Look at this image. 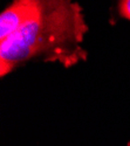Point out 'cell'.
Returning <instances> with one entry per match:
<instances>
[{
	"label": "cell",
	"mask_w": 130,
	"mask_h": 146,
	"mask_svg": "<svg viewBox=\"0 0 130 146\" xmlns=\"http://www.w3.org/2000/svg\"><path fill=\"white\" fill-rule=\"evenodd\" d=\"M88 31L82 8L67 0L39 1L35 14L12 38L0 43L1 77L29 61L72 67L87 56L82 48Z\"/></svg>",
	"instance_id": "obj_1"
},
{
	"label": "cell",
	"mask_w": 130,
	"mask_h": 146,
	"mask_svg": "<svg viewBox=\"0 0 130 146\" xmlns=\"http://www.w3.org/2000/svg\"><path fill=\"white\" fill-rule=\"evenodd\" d=\"M39 0H18L0 15V43L12 38L35 14Z\"/></svg>",
	"instance_id": "obj_2"
},
{
	"label": "cell",
	"mask_w": 130,
	"mask_h": 146,
	"mask_svg": "<svg viewBox=\"0 0 130 146\" xmlns=\"http://www.w3.org/2000/svg\"><path fill=\"white\" fill-rule=\"evenodd\" d=\"M119 12L122 18L130 20V0H122L119 3Z\"/></svg>",
	"instance_id": "obj_3"
},
{
	"label": "cell",
	"mask_w": 130,
	"mask_h": 146,
	"mask_svg": "<svg viewBox=\"0 0 130 146\" xmlns=\"http://www.w3.org/2000/svg\"><path fill=\"white\" fill-rule=\"evenodd\" d=\"M128 146H130V141H129V143H128Z\"/></svg>",
	"instance_id": "obj_4"
}]
</instances>
